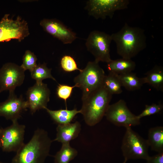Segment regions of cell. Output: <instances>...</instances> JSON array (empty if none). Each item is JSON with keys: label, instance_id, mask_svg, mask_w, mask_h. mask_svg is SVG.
Here are the masks:
<instances>
[{"label": "cell", "instance_id": "obj_1", "mask_svg": "<svg viewBox=\"0 0 163 163\" xmlns=\"http://www.w3.org/2000/svg\"><path fill=\"white\" fill-rule=\"evenodd\" d=\"M53 142L46 131L37 129L30 140L16 152L11 163H44Z\"/></svg>", "mask_w": 163, "mask_h": 163}, {"label": "cell", "instance_id": "obj_2", "mask_svg": "<svg viewBox=\"0 0 163 163\" xmlns=\"http://www.w3.org/2000/svg\"><path fill=\"white\" fill-rule=\"evenodd\" d=\"M111 36L112 41L116 44L117 52L122 58L131 59L146 46L144 30L126 23L120 30Z\"/></svg>", "mask_w": 163, "mask_h": 163}, {"label": "cell", "instance_id": "obj_3", "mask_svg": "<svg viewBox=\"0 0 163 163\" xmlns=\"http://www.w3.org/2000/svg\"><path fill=\"white\" fill-rule=\"evenodd\" d=\"M112 95L103 85L82 97L80 110L86 124L93 126L99 123L105 115Z\"/></svg>", "mask_w": 163, "mask_h": 163}, {"label": "cell", "instance_id": "obj_4", "mask_svg": "<svg viewBox=\"0 0 163 163\" xmlns=\"http://www.w3.org/2000/svg\"><path fill=\"white\" fill-rule=\"evenodd\" d=\"M126 129L121 146L124 161H127L129 159H137L147 160L150 156L147 140L133 130L131 127Z\"/></svg>", "mask_w": 163, "mask_h": 163}, {"label": "cell", "instance_id": "obj_5", "mask_svg": "<svg viewBox=\"0 0 163 163\" xmlns=\"http://www.w3.org/2000/svg\"><path fill=\"white\" fill-rule=\"evenodd\" d=\"M105 75L104 70L95 61H89L74 79L77 87L82 90L84 97L103 85Z\"/></svg>", "mask_w": 163, "mask_h": 163}, {"label": "cell", "instance_id": "obj_6", "mask_svg": "<svg viewBox=\"0 0 163 163\" xmlns=\"http://www.w3.org/2000/svg\"><path fill=\"white\" fill-rule=\"evenodd\" d=\"M111 36L104 32L97 30L90 33L85 42L87 50L94 56V61L108 63L111 59L110 45Z\"/></svg>", "mask_w": 163, "mask_h": 163}, {"label": "cell", "instance_id": "obj_7", "mask_svg": "<svg viewBox=\"0 0 163 163\" xmlns=\"http://www.w3.org/2000/svg\"><path fill=\"white\" fill-rule=\"evenodd\" d=\"M29 34L28 23L19 16L14 20L6 14L0 20V42L13 39L21 42Z\"/></svg>", "mask_w": 163, "mask_h": 163}, {"label": "cell", "instance_id": "obj_8", "mask_svg": "<svg viewBox=\"0 0 163 163\" xmlns=\"http://www.w3.org/2000/svg\"><path fill=\"white\" fill-rule=\"evenodd\" d=\"M104 116L115 126L125 128L138 125L140 123V119L131 112L125 101L122 99L109 104Z\"/></svg>", "mask_w": 163, "mask_h": 163}, {"label": "cell", "instance_id": "obj_9", "mask_svg": "<svg viewBox=\"0 0 163 163\" xmlns=\"http://www.w3.org/2000/svg\"><path fill=\"white\" fill-rule=\"evenodd\" d=\"M128 0H89L85 8L88 14L96 19L112 18L115 11L126 8Z\"/></svg>", "mask_w": 163, "mask_h": 163}, {"label": "cell", "instance_id": "obj_10", "mask_svg": "<svg viewBox=\"0 0 163 163\" xmlns=\"http://www.w3.org/2000/svg\"><path fill=\"white\" fill-rule=\"evenodd\" d=\"M12 122L10 126L1 128L0 148L3 152H16L24 143L25 125L19 124L18 120Z\"/></svg>", "mask_w": 163, "mask_h": 163}, {"label": "cell", "instance_id": "obj_11", "mask_svg": "<svg viewBox=\"0 0 163 163\" xmlns=\"http://www.w3.org/2000/svg\"><path fill=\"white\" fill-rule=\"evenodd\" d=\"M25 71L20 66L12 62L4 64L0 69V93L5 91L14 92L25 78Z\"/></svg>", "mask_w": 163, "mask_h": 163}, {"label": "cell", "instance_id": "obj_12", "mask_svg": "<svg viewBox=\"0 0 163 163\" xmlns=\"http://www.w3.org/2000/svg\"><path fill=\"white\" fill-rule=\"evenodd\" d=\"M50 95V91L47 85L43 82L36 83L28 89L26 93V101L32 114L37 110L47 107Z\"/></svg>", "mask_w": 163, "mask_h": 163}, {"label": "cell", "instance_id": "obj_13", "mask_svg": "<svg viewBox=\"0 0 163 163\" xmlns=\"http://www.w3.org/2000/svg\"><path fill=\"white\" fill-rule=\"evenodd\" d=\"M40 25L45 31L63 44L71 43L77 38L75 32L57 19L44 18Z\"/></svg>", "mask_w": 163, "mask_h": 163}, {"label": "cell", "instance_id": "obj_14", "mask_svg": "<svg viewBox=\"0 0 163 163\" xmlns=\"http://www.w3.org/2000/svg\"><path fill=\"white\" fill-rule=\"evenodd\" d=\"M27 108V101L22 95L18 97L14 92H9L7 99L0 103V116L12 122L18 120L23 112Z\"/></svg>", "mask_w": 163, "mask_h": 163}, {"label": "cell", "instance_id": "obj_15", "mask_svg": "<svg viewBox=\"0 0 163 163\" xmlns=\"http://www.w3.org/2000/svg\"><path fill=\"white\" fill-rule=\"evenodd\" d=\"M56 129V137L53 142L57 141L62 144L69 143L78 136L81 130V125L79 122L76 121L73 123L58 125Z\"/></svg>", "mask_w": 163, "mask_h": 163}, {"label": "cell", "instance_id": "obj_16", "mask_svg": "<svg viewBox=\"0 0 163 163\" xmlns=\"http://www.w3.org/2000/svg\"><path fill=\"white\" fill-rule=\"evenodd\" d=\"M107 64V68L109 73L116 75L132 72L136 66L134 61L131 59L123 58L112 59Z\"/></svg>", "mask_w": 163, "mask_h": 163}, {"label": "cell", "instance_id": "obj_17", "mask_svg": "<svg viewBox=\"0 0 163 163\" xmlns=\"http://www.w3.org/2000/svg\"><path fill=\"white\" fill-rule=\"evenodd\" d=\"M142 78L144 84H148L158 91H163V68L156 65Z\"/></svg>", "mask_w": 163, "mask_h": 163}, {"label": "cell", "instance_id": "obj_18", "mask_svg": "<svg viewBox=\"0 0 163 163\" xmlns=\"http://www.w3.org/2000/svg\"><path fill=\"white\" fill-rule=\"evenodd\" d=\"M45 109L52 120L58 125H64L70 123L76 115L81 113L80 110H78L76 108L72 110L66 108L65 109L52 110L47 107Z\"/></svg>", "mask_w": 163, "mask_h": 163}, {"label": "cell", "instance_id": "obj_19", "mask_svg": "<svg viewBox=\"0 0 163 163\" xmlns=\"http://www.w3.org/2000/svg\"><path fill=\"white\" fill-rule=\"evenodd\" d=\"M147 140L151 150L158 153L163 152V127L157 126L150 128Z\"/></svg>", "mask_w": 163, "mask_h": 163}, {"label": "cell", "instance_id": "obj_20", "mask_svg": "<svg viewBox=\"0 0 163 163\" xmlns=\"http://www.w3.org/2000/svg\"><path fill=\"white\" fill-rule=\"evenodd\" d=\"M116 75L122 86L128 91L139 90L144 84L142 78L138 77L132 72Z\"/></svg>", "mask_w": 163, "mask_h": 163}, {"label": "cell", "instance_id": "obj_21", "mask_svg": "<svg viewBox=\"0 0 163 163\" xmlns=\"http://www.w3.org/2000/svg\"><path fill=\"white\" fill-rule=\"evenodd\" d=\"M77 154V150L71 147L69 143H63L60 149L54 157V163H69Z\"/></svg>", "mask_w": 163, "mask_h": 163}, {"label": "cell", "instance_id": "obj_22", "mask_svg": "<svg viewBox=\"0 0 163 163\" xmlns=\"http://www.w3.org/2000/svg\"><path fill=\"white\" fill-rule=\"evenodd\" d=\"M103 85L113 95L121 94L123 90L122 86L116 75L109 73L105 75Z\"/></svg>", "mask_w": 163, "mask_h": 163}, {"label": "cell", "instance_id": "obj_23", "mask_svg": "<svg viewBox=\"0 0 163 163\" xmlns=\"http://www.w3.org/2000/svg\"><path fill=\"white\" fill-rule=\"evenodd\" d=\"M51 69L48 68L45 63H39L31 72V76L36 81V83H40L42 81L47 78H51L56 81L55 78L52 75Z\"/></svg>", "mask_w": 163, "mask_h": 163}, {"label": "cell", "instance_id": "obj_24", "mask_svg": "<svg viewBox=\"0 0 163 163\" xmlns=\"http://www.w3.org/2000/svg\"><path fill=\"white\" fill-rule=\"evenodd\" d=\"M37 59L33 52L27 50L23 56L22 63L20 66L24 71L28 70L31 72L37 66Z\"/></svg>", "mask_w": 163, "mask_h": 163}, {"label": "cell", "instance_id": "obj_25", "mask_svg": "<svg viewBox=\"0 0 163 163\" xmlns=\"http://www.w3.org/2000/svg\"><path fill=\"white\" fill-rule=\"evenodd\" d=\"M60 66L62 70L67 72H72L75 70L80 72L82 70L78 68L75 59L69 55H66L62 58Z\"/></svg>", "mask_w": 163, "mask_h": 163}, {"label": "cell", "instance_id": "obj_26", "mask_svg": "<svg viewBox=\"0 0 163 163\" xmlns=\"http://www.w3.org/2000/svg\"><path fill=\"white\" fill-rule=\"evenodd\" d=\"M75 87H77L75 85L73 86H71L60 84L57 87L56 92L58 98L64 101L66 104V101L71 96L73 89Z\"/></svg>", "mask_w": 163, "mask_h": 163}, {"label": "cell", "instance_id": "obj_27", "mask_svg": "<svg viewBox=\"0 0 163 163\" xmlns=\"http://www.w3.org/2000/svg\"><path fill=\"white\" fill-rule=\"evenodd\" d=\"M163 109V104L161 103L152 104L150 105H146L145 109L139 115L138 117L141 119L142 117L159 113Z\"/></svg>", "mask_w": 163, "mask_h": 163}, {"label": "cell", "instance_id": "obj_28", "mask_svg": "<svg viewBox=\"0 0 163 163\" xmlns=\"http://www.w3.org/2000/svg\"><path fill=\"white\" fill-rule=\"evenodd\" d=\"M146 161V163H163V152L150 156Z\"/></svg>", "mask_w": 163, "mask_h": 163}, {"label": "cell", "instance_id": "obj_29", "mask_svg": "<svg viewBox=\"0 0 163 163\" xmlns=\"http://www.w3.org/2000/svg\"><path fill=\"white\" fill-rule=\"evenodd\" d=\"M126 161H124L122 163H126Z\"/></svg>", "mask_w": 163, "mask_h": 163}, {"label": "cell", "instance_id": "obj_30", "mask_svg": "<svg viewBox=\"0 0 163 163\" xmlns=\"http://www.w3.org/2000/svg\"><path fill=\"white\" fill-rule=\"evenodd\" d=\"M1 128H0V134H1Z\"/></svg>", "mask_w": 163, "mask_h": 163}, {"label": "cell", "instance_id": "obj_31", "mask_svg": "<svg viewBox=\"0 0 163 163\" xmlns=\"http://www.w3.org/2000/svg\"><path fill=\"white\" fill-rule=\"evenodd\" d=\"M0 163H3V162H0Z\"/></svg>", "mask_w": 163, "mask_h": 163}]
</instances>
